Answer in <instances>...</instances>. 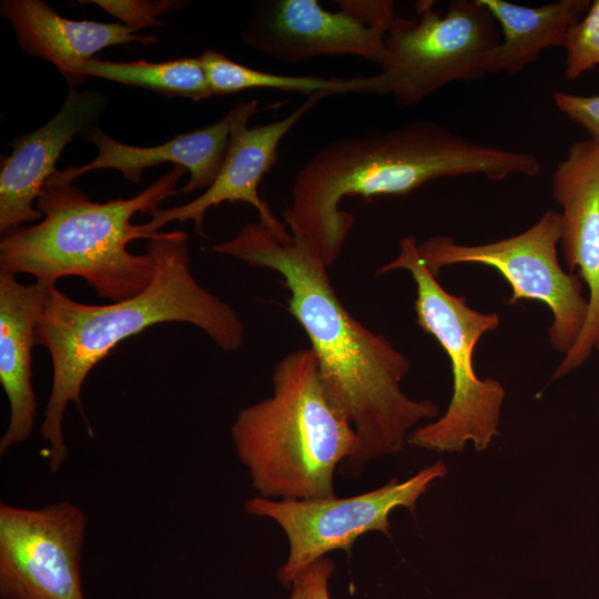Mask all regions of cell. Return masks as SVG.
<instances>
[{
	"label": "cell",
	"instance_id": "5b68a950",
	"mask_svg": "<svg viewBox=\"0 0 599 599\" xmlns=\"http://www.w3.org/2000/svg\"><path fill=\"white\" fill-rule=\"evenodd\" d=\"M272 385L273 394L242 408L231 426L252 488L278 500L336 496L335 471L359 443L329 397L313 351L287 353L274 367Z\"/></svg>",
	"mask_w": 599,
	"mask_h": 599
},
{
	"label": "cell",
	"instance_id": "52a82bcc",
	"mask_svg": "<svg viewBox=\"0 0 599 599\" xmlns=\"http://www.w3.org/2000/svg\"><path fill=\"white\" fill-rule=\"evenodd\" d=\"M416 10L417 19H393L380 72L352 78L351 93L388 94L397 105L408 108L450 83L488 74L500 31L479 0H453L445 13L434 9V1L423 0Z\"/></svg>",
	"mask_w": 599,
	"mask_h": 599
},
{
	"label": "cell",
	"instance_id": "9a60e30c",
	"mask_svg": "<svg viewBox=\"0 0 599 599\" xmlns=\"http://www.w3.org/2000/svg\"><path fill=\"white\" fill-rule=\"evenodd\" d=\"M106 99L94 91L69 87L58 113L41 128L18 136L12 151L1 159L0 231L7 233L23 223L42 219L33 207L48 180L58 171L55 163L67 144L89 128L103 111Z\"/></svg>",
	"mask_w": 599,
	"mask_h": 599
},
{
	"label": "cell",
	"instance_id": "7402d4cb",
	"mask_svg": "<svg viewBox=\"0 0 599 599\" xmlns=\"http://www.w3.org/2000/svg\"><path fill=\"white\" fill-rule=\"evenodd\" d=\"M81 2L92 3L102 8L133 31L148 27L162 26L160 21L161 16L180 10L186 3L175 0H89Z\"/></svg>",
	"mask_w": 599,
	"mask_h": 599
},
{
	"label": "cell",
	"instance_id": "ac0fdd59",
	"mask_svg": "<svg viewBox=\"0 0 599 599\" xmlns=\"http://www.w3.org/2000/svg\"><path fill=\"white\" fill-rule=\"evenodd\" d=\"M500 29V41L491 51L487 71L515 74L536 62L551 47H565L570 28L590 6L588 0H557L527 7L506 0H479Z\"/></svg>",
	"mask_w": 599,
	"mask_h": 599
},
{
	"label": "cell",
	"instance_id": "277c9868",
	"mask_svg": "<svg viewBox=\"0 0 599 599\" xmlns=\"http://www.w3.org/2000/svg\"><path fill=\"white\" fill-rule=\"evenodd\" d=\"M186 172L180 165L129 199L99 203L73 184H49L35 207L39 223L4 233L0 242V272L27 273L55 285L64 276H79L101 297L120 302L141 293L152 281L151 255L132 254L130 242L151 238L132 224V216L150 213L175 195Z\"/></svg>",
	"mask_w": 599,
	"mask_h": 599
},
{
	"label": "cell",
	"instance_id": "3957f363",
	"mask_svg": "<svg viewBox=\"0 0 599 599\" xmlns=\"http://www.w3.org/2000/svg\"><path fill=\"white\" fill-rule=\"evenodd\" d=\"M146 252L153 260V277L133 297L91 305L74 301L55 285L47 292L35 344L44 346L52 361L41 437L53 473L68 456L62 424L69 404L81 407L87 376L119 343L167 322L197 327L225 352H235L244 343L245 325L235 309L193 276L186 232H156L148 240Z\"/></svg>",
	"mask_w": 599,
	"mask_h": 599
},
{
	"label": "cell",
	"instance_id": "d6986e66",
	"mask_svg": "<svg viewBox=\"0 0 599 599\" xmlns=\"http://www.w3.org/2000/svg\"><path fill=\"white\" fill-rule=\"evenodd\" d=\"M82 74L85 78L92 75L165 95L184 97L193 101H201L213 95L200 57L164 62L145 60L115 62L93 58L85 62Z\"/></svg>",
	"mask_w": 599,
	"mask_h": 599
},
{
	"label": "cell",
	"instance_id": "603a6c76",
	"mask_svg": "<svg viewBox=\"0 0 599 599\" xmlns=\"http://www.w3.org/2000/svg\"><path fill=\"white\" fill-rule=\"evenodd\" d=\"M557 109L571 121L581 125L599 144V94L580 95L558 91L554 94Z\"/></svg>",
	"mask_w": 599,
	"mask_h": 599
},
{
	"label": "cell",
	"instance_id": "5bb4252c",
	"mask_svg": "<svg viewBox=\"0 0 599 599\" xmlns=\"http://www.w3.org/2000/svg\"><path fill=\"white\" fill-rule=\"evenodd\" d=\"M258 112L257 100L242 101L217 121L154 146L129 145L95 128L87 139L98 148L97 156L87 164L57 171L47 183L72 184L77 177L100 169L118 170L128 181L139 183L145 169L172 163L190 173L183 193L206 190L220 172L233 132Z\"/></svg>",
	"mask_w": 599,
	"mask_h": 599
},
{
	"label": "cell",
	"instance_id": "cb8c5ba5",
	"mask_svg": "<svg viewBox=\"0 0 599 599\" xmlns=\"http://www.w3.org/2000/svg\"><path fill=\"white\" fill-rule=\"evenodd\" d=\"M342 10L349 12L369 26H389L396 17L390 0H339Z\"/></svg>",
	"mask_w": 599,
	"mask_h": 599
},
{
	"label": "cell",
	"instance_id": "484cf974",
	"mask_svg": "<svg viewBox=\"0 0 599 599\" xmlns=\"http://www.w3.org/2000/svg\"><path fill=\"white\" fill-rule=\"evenodd\" d=\"M290 599H307L303 581L300 577L292 583V592Z\"/></svg>",
	"mask_w": 599,
	"mask_h": 599
},
{
	"label": "cell",
	"instance_id": "8fae6325",
	"mask_svg": "<svg viewBox=\"0 0 599 599\" xmlns=\"http://www.w3.org/2000/svg\"><path fill=\"white\" fill-rule=\"evenodd\" d=\"M551 190L561 207L559 243L566 264L589 291L585 326L555 369L558 379L581 366L599 339V144L591 139L572 143L552 172Z\"/></svg>",
	"mask_w": 599,
	"mask_h": 599
},
{
	"label": "cell",
	"instance_id": "44dd1931",
	"mask_svg": "<svg viewBox=\"0 0 599 599\" xmlns=\"http://www.w3.org/2000/svg\"><path fill=\"white\" fill-rule=\"evenodd\" d=\"M564 49L569 80L599 65V0L590 2L585 17L570 28Z\"/></svg>",
	"mask_w": 599,
	"mask_h": 599
},
{
	"label": "cell",
	"instance_id": "ba28073f",
	"mask_svg": "<svg viewBox=\"0 0 599 599\" xmlns=\"http://www.w3.org/2000/svg\"><path fill=\"white\" fill-rule=\"evenodd\" d=\"M560 213L547 210L521 233L484 244H459L447 235L432 236L417 245L418 252L437 276L443 267L479 264L495 268L510 285L508 303L541 302L550 309L549 342L564 356L578 339L588 315V298L578 273L562 270L557 245Z\"/></svg>",
	"mask_w": 599,
	"mask_h": 599
},
{
	"label": "cell",
	"instance_id": "2e32d148",
	"mask_svg": "<svg viewBox=\"0 0 599 599\" xmlns=\"http://www.w3.org/2000/svg\"><path fill=\"white\" fill-rule=\"evenodd\" d=\"M0 13L14 29L21 50L51 62L70 88L87 81L82 68L101 50L131 42L151 44L158 41L153 35H139L122 23L61 17L42 0H4Z\"/></svg>",
	"mask_w": 599,
	"mask_h": 599
},
{
	"label": "cell",
	"instance_id": "e0dca14e",
	"mask_svg": "<svg viewBox=\"0 0 599 599\" xmlns=\"http://www.w3.org/2000/svg\"><path fill=\"white\" fill-rule=\"evenodd\" d=\"M51 285H26L0 272V383L9 400L10 418L0 439V455L32 433L37 399L32 387V347L44 298Z\"/></svg>",
	"mask_w": 599,
	"mask_h": 599
},
{
	"label": "cell",
	"instance_id": "d4e9b609",
	"mask_svg": "<svg viewBox=\"0 0 599 599\" xmlns=\"http://www.w3.org/2000/svg\"><path fill=\"white\" fill-rule=\"evenodd\" d=\"M334 568L333 561L324 557L308 566L298 576L303 581L307 599H331L328 580Z\"/></svg>",
	"mask_w": 599,
	"mask_h": 599
},
{
	"label": "cell",
	"instance_id": "8992f818",
	"mask_svg": "<svg viewBox=\"0 0 599 599\" xmlns=\"http://www.w3.org/2000/svg\"><path fill=\"white\" fill-rule=\"evenodd\" d=\"M417 245L413 235L402 238L397 256L380 266L377 274L396 270L410 273L416 286V322L447 354L453 394L443 416L415 428L407 443L438 453H456L470 441L477 451H484L499 434L506 392L499 380L476 375L473 355L480 338L498 328L500 319L497 313L479 312L465 297L447 292L423 261Z\"/></svg>",
	"mask_w": 599,
	"mask_h": 599
},
{
	"label": "cell",
	"instance_id": "9c48e42d",
	"mask_svg": "<svg viewBox=\"0 0 599 599\" xmlns=\"http://www.w3.org/2000/svg\"><path fill=\"white\" fill-rule=\"evenodd\" d=\"M446 474L447 466L439 460L404 481L394 478L355 496L296 500L255 496L244 502V510L274 520L284 531L288 556L277 578L284 586H292L308 566L328 552L349 551L361 536L370 531L389 535L390 512L398 507L414 511L417 500Z\"/></svg>",
	"mask_w": 599,
	"mask_h": 599
},
{
	"label": "cell",
	"instance_id": "4316f807",
	"mask_svg": "<svg viewBox=\"0 0 599 599\" xmlns=\"http://www.w3.org/2000/svg\"><path fill=\"white\" fill-rule=\"evenodd\" d=\"M595 348L598 351V354H599V339H598Z\"/></svg>",
	"mask_w": 599,
	"mask_h": 599
},
{
	"label": "cell",
	"instance_id": "ffe728a7",
	"mask_svg": "<svg viewBox=\"0 0 599 599\" xmlns=\"http://www.w3.org/2000/svg\"><path fill=\"white\" fill-rule=\"evenodd\" d=\"M212 94H232L248 89H272L302 93L306 97L325 92L328 95L349 93V79L316 75H287L258 71L232 61L212 49L200 55Z\"/></svg>",
	"mask_w": 599,
	"mask_h": 599
},
{
	"label": "cell",
	"instance_id": "7a4b0ae2",
	"mask_svg": "<svg viewBox=\"0 0 599 599\" xmlns=\"http://www.w3.org/2000/svg\"><path fill=\"white\" fill-rule=\"evenodd\" d=\"M540 171L532 153L479 144L435 121L415 120L326 143L297 171L283 216L328 267L354 226V216L339 207L347 196L405 195L444 177L502 181Z\"/></svg>",
	"mask_w": 599,
	"mask_h": 599
},
{
	"label": "cell",
	"instance_id": "7c38bea8",
	"mask_svg": "<svg viewBox=\"0 0 599 599\" xmlns=\"http://www.w3.org/2000/svg\"><path fill=\"white\" fill-rule=\"evenodd\" d=\"M388 27L366 24L342 9L326 10L316 0H266L255 4L242 39L288 62L355 55L382 65Z\"/></svg>",
	"mask_w": 599,
	"mask_h": 599
},
{
	"label": "cell",
	"instance_id": "6da1fadb",
	"mask_svg": "<svg viewBox=\"0 0 599 599\" xmlns=\"http://www.w3.org/2000/svg\"><path fill=\"white\" fill-rule=\"evenodd\" d=\"M280 238L260 222L247 223L211 251L250 266L274 271L287 288V309L304 329L325 388L352 424L359 443L341 468L358 475L377 458L403 450L423 420L436 418L432 400H415L402 389L408 357L383 334L358 322L332 286L327 266L296 232Z\"/></svg>",
	"mask_w": 599,
	"mask_h": 599
},
{
	"label": "cell",
	"instance_id": "30bf717a",
	"mask_svg": "<svg viewBox=\"0 0 599 599\" xmlns=\"http://www.w3.org/2000/svg\"><path fill=\"white\" fill-rule=\"evenodd\" d=\"M88 518L75 504L0 505V599H85Z\"/></svg>",
	"mask_w": 599,
	"mask_h": 599
},
{
	"label": "cell",
	"instance_id": "4fadbf2b",
	"mask_svg": "<svg viewBox=\"0 0 599 599\" xmlns=\"http://www.w3.org/2000/svg\"><path fill=\"white\" fill-rule=\"evenodd\" d=\"M327 97L329 95L325 92L311 94L280 120L253 128H247V124L237 128L231 136L223 164L211 186L185 204L151 211L149 214L152 219L140 224L141 232L152 237L160 227L172 221H192L197 233L203 236L204 216L211 207L224 202H242L248 203L257 211L258 222L273 234L283 240L288 238L291 233L287 226L277 220L260 196L258 185L274 165L278 156L277 148L283 138Z\"/></svg>",
	"mask_w": 599,
	"mask_h": 599
}]
</instances>
